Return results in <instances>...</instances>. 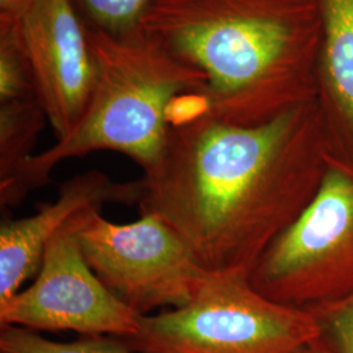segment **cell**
I'll return each mask as SVG.
<instances>
[{"instance_id": "1", "label": "cell", "mask_w": 353, "mask_h": 353, "mask_svg": "<svg viewBox=\"0 0 353 353\" xmlns=\"http://www.w3.org/2000/svg\"><path fill=\"white\" fill-rule=\"evenodd\" d=\"M328 152L318 101L250 126L202 110L174 117L160 163L141 178V214H159L210 275L250 276L314 198Z\"/></svg>"}, {"instance_id": "2", "label": "cell", "mask_w": 353, "mask_h": 353, "mask_svg": "<svg viewBox=\"0 0 353 353\" xmlns=\"http://www.w3.org/2000/svg\"><path fill=\"white\" fill-rule=\"evenodd\" d=\"M140 29L204 77L202 112L258 125L316 101L322 0H154Z\"/></svg>"}, {"instance_id": "3", "label": "cell", "mask_w": 353, "mask_h": 353, "mask_svg": "<svg viewBox=\"0 0 353 353\" xmlns=\"http://www.w3.org/2000/svg\"><path fill=\"white\" fill-rule=\"evenodd\" d=\"M94 83L75 128L36 153L20 176L17 198L50 182L64 160L97 151L122 153L151 173L160 163L172 127L173 103L199 97L204 77L140 28L110 34L88 28Z\"/></svg>"}, {"instance_id": "4", "label": "cell", "mask_w": 353, "mask_h": 353, "mask_svg": "<svg viewBox=\"0 0 353 353\" xmlns=\"http://www.w3.org/2000/svg\"><path fill=\"white\" fill-rule=\"evenodd\" d=\"M322 338L316 316L276 303L243 275H210L188 305L141 316L125 339L148 353H303Z\"/></svg>"}, {"instance_id": "5", "label": "cell", "mask_w": 353, "mask_h": 353, "mask_svg": "<svg viewBox=\"0 0 353 353\" xmlns=\"http://www.w3.org/2000/svg\"><path fill=\"white\" fill-rule=\"evenodd\" d=\"M265 297L312 309L353 294V164L330 150L314 198L249 276Z\"/></svg>"}, {"instance_id": "6", "label": "cell", "mask_w": 353, "mask_h": 353, "mask_svg": "<svg viewBox=\"0 0 353 353\" xmlns=\"http://www.w3.org/2000/svg\"><path fill=\"white\" fill-rule=\"evenodd\" d=\"M88 208L72 219L76 240L102 284L139 316L182 307L210 276L159 214L143 212L130 224Z\"/></svg>"}, {"instance_id": "7", "label": "cell", "mask_w": 353, "mask_h": 353, "mask_svg": "<svg viewBox=\"0 0 353 353\" xmlns=\"http://www.w3.org/2000/svg\"><path fill=\"white\" fill-rule=\"evenodd\" d=\"M139 314L115 297L89 267L72 220L46 246L34 281L0 303V325L84 336L138 334Z\"/></svg>"}, {"instance_id": "8", "label": "cell", "mask_w": 353, "mask_h": 353, "mask_svg": "<svg viewBox=\"0 0 353 353\" xmlns=\"http://www.w3.org/2000/svg\"><path fill=\"white\" fill-rule=\"evenodd\" d=\"M17 26L38 100L62 139L83 117L94 83L88 26L72 0H37Z\"/></svg>"}, {"instance_id": "9", "label": "cell", "mask_w": 353, "mask_h": 353, "mask_svg": "<svg viewBox=\"0 0 353 353\" xmlns=\"http://www.w3.org/2000/svg\"><path fill=\"white\" fill-rule=\"evenodd\" d=\"M143 179L117 182L99 170H88L62 183L58 198L32 216L3 220L0 225V303L23 290L37 275L51 239L76 214L106 203L139 204Z\"/></svg>"}, {"instance_id": "10", "label": "cell", "mask_w": 353, "mask_h": 353, "mask_svg": "<svg viewBox=\"0 0 353 353\" xmlns=\"http://www.w3.org/2000/svg\"><path fill=\"white\" fill-rule=\"evenodd\" d=\"M316 101L330 148L353 164V0H322Z\"/></svg>"}, {"instance_id": "11", "label": "cell", "mask_w": 353, "mask_h": 353, "mask_svg": "<svg viewBox=\"0 0 353 353\" xmlns=\"http://www.w3.org/2000/svg\"><path fill=\"white\" fill-rule=\"evenodd\" d=\"M48 121L37 96L0 102V203H19L20 176Z\"/></svg>"}, {"instance_id": "12", "label": "cell", "mask_w": 353, "mask_h": 353, "mask_svg": "<svg viewBox=\"0 0 353 353\" xmlns=\"http://www.w3.org/2000/svg\"><path fill=\"white\" fill-rule=\"evenodd\" d=\"M1 353H148L138 351L125 339L85 336L80 341H50L28 328L4 326L0 331Z\"/></svg>"}, {"instance_id": "13", "label": "cell", "mask_w": 353, "mask_h": 353, "mask_svg": "<svg viewBox=\"0 0 353 353\" xmlns=\"http://www.w3.org/2000/svg\"><path fill=\"white\" fill-rule=\"evenodd\" d=\"M37 96L17 24L0 28V102Z\"/></svg>"}, {"instance_id": "14", "label": "cell", "mask_w": 353, "mask_h": 353, "mask_svg": "<svg viewBox=\"0 0 353 353\" xmlns=\"http://www.w3.org/2000/svg\"><path fill=\"white\" fill-rule=\"evenodd\" d=\"M88 28L110 34L138 29L154 0H72Z\"/></svg>"}, {"instance_id": "15", "label": "cell", "mask_w": 353, "mask_h": 353, "mask_svg": "<svg viewBox=\"0 0 353 353\" xmlns=\"http://www.w3.org/2000/svg\"><path fill=\"white\" fill-rule=\"evenodd\" d=\"M310 310L321 326L322 339L335 353H353V294Z\"/></svg>"}, {"instance_id": "16", "label": "cell", "mask_w": 353, "mask_h": 353, "mask_svg": "<svg viewBox=\"0 0 353 353\" xmlns=\"http://www.w3.org/2000/svg\"><path fill=\"white\" fill-rule=\"evenodd\" d=\"M37 0H0V28L17 24Z\"/></svg>"}, {"instance_id": "17", "label": "cell", "mask_w": 353, "mask_h": 353, "mask_svg": "<svg viewBox=\"0 0 353 353\" xmlns=\"http://www.w3.org/2000/svg\"><path fill=\"white\" fill-rule=\"evenodd\" d=\"M303 353H335L327 345V343L323 341L322 338L314 341L312 345H309L306 350H303Z\"/></svg>"}]
</instances>
